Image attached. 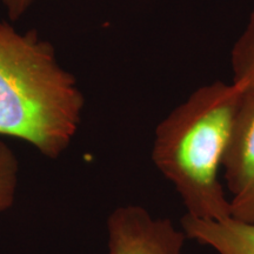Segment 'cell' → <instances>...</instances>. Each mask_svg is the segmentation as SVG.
Masks as SVG:
<instances>
[{"label":"cell","instance_id":"1","mask_svg":"<svg viewBox=\"0 0 254 254\" xmlns=\"http://www.w3.org/2000/svg\"><path fill=\"white\" fill-rule=\"evenodd\" d=\"M243 99L233 82L214 81L193 92L157 126L152 160L179 194L185 215L231 218L219 173Z\"/></svg>","mask_w":254,"mask_h":254},{"label":"cell","instance_id":"2","mask_svg":"<svg viewBox=\"0 0 254 254\" xmlns=\"http://www.w3.org/2000/svg\"><path fill=\"white\" fill-rule=\"evenodd\" d=\"M84 97L37 31L18 33L0 21V134L30 142L57 159L78 131Z\"/></svg>","mask_w":254,"mask_h":254},{"label":"cell","instance_id":"3","mask_svg":"<svg viewBox=\"0 0 254 254\" xmlns=\"http://www.w3.org/2000/svg\"><path fill=\"white\" fill-rule=\"evenodd\" d=\"M109 254H183L187 239L168 218L152 215L142 206L116 208L107 219Z\"/></svg>","mask_w":254,"mask_h":254},{"label":"cell","instance_id":"4","mask_svg":"<svg viewBox=\"0 0 254 254\" xmlns=\"http://www.w3.org/2000/svg\"><path fill=\"white\" fill-rule=\"evenodd\" d=\"M222 170L231 218L254 224V97L244 95Z\"/></svg>","mask_w":254,"mask_h":254},{"label":"cell","instance_id":"5","mask_svg":"<svg viewBox=\"0 0 254 254\" xmlns=\"http://www.w3.org/2000/svg\"><path fill=\"white\" fill-rule=\"evenodd\" d=\"M182 228L187 239L209 247L217 254H254V224L233 218L211 221L184 215Z\"/></svg>","mask_w":254,"mask_h":254},{"label":"cell","instance_id":"6","mask_svg":"<svg viewBox=\"0 0 254 254\" xmlns=\"http://www.w3.org/2000/svg\"><path fill=\"white\" fill-rule=\"evenodd\" d=\"M233 84L245 97H254V11L239 39L234 44L231 57Z\"/></svg>","mask_w":254,"mask_h":254},{"label":"cell","instance_id":"7","mask_svg":"<svg viewBox=\"0 0 254 254\" xmlns=\"http://www.w3.org/2000/svg\"><path fill=\"white\" fill-rule=\"evenodd\" d=\"M19 183V161L13 151L0 141V212L14 204Z\"/></svg>","mask_w":254,"mask_h":254},{"label":"cell","instance_id":"8","mask_svg":"<svg viewBox=\"0 0 254 254\" xmlns=\"http://www.w3.org/2000/svg\"><path fill=\"white\" fill-rule=\"evenodd\" d=\"M12 20L19 19L36 0H1Z\"/></svg>","mask_w":254,"mask_h":254}]
</instances>
